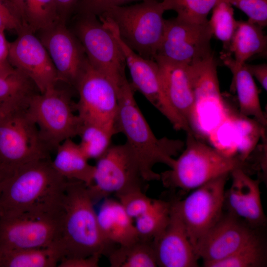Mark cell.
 Listing matches in <instances>:
<instances>
[{
    "label": "cell",
    "instance_id": "cell-37",
    "mask_svg": "<svg viewBox=\"0 0 267 267\" xmlns=\"http://www.w3.org/2000/svg\"><path fill=\"white\" fill-rule=\"evenodd\" d=\"M15 30L18 34L24 30L16 8L10 0H0V31Z\"/></svg>",
    "mask_w": 267,
    "mask_h": 267
},
{
    "label": "cell",
    "instance_id": "cell-32",
    "mask_svg": "<svg viewBox=\"0 0 267 267\" xmlns=\"http://www.w3.org/2000/svg\"><path fill=\"white\" fill-rule=\"evenodd\" d=\"M267 265V249L260 236L227 257L203 265L205 267H263Z\"/></svg>",
    "mask_w": 267,
    "mask_h": 267
},
{
    "label": "cell",
    "instance_id": "cell-8",
    "mask_svg": "<svg viewBox=\"0 0 267 267\" xmlns=\"http://www.w3.org/2000/svg\"><path fill=\"white\" fill-rule=\"evenodd\" d=\"M82 45L89 64L106 76L117 92L127 79L126 61L111 33L97 16L76 13L73 29Z\"/></svg>",
    "mask_w": 267,
    "mask_h": 267
},
{
    "label": "cell",
    "instance_id": "cell-29",
    "mask_svg": "<svg viewBox=\"0 0 267 267\" xmlns=\"http://www.w3.org/2000/svg\"><path fill=\"white\" fill-rule=\"evenodd\" d=\"M111 267H157L152 241L140 239L114 248L107 257Z\"/></svg>",
    "mask_w": 267,
    "mask_h": 267
},
{
    "label": "cell",
    "instance_id": "cell-43",
    "mask_svg": "<svg viewBox=\"0 0 267 267\" xmlns=\"http://www.w3.org/2000/svg\"><path fill=\"white\" fill-rule=\"evenodd\" d=\"M5 178L4 176L0 172V195L1 190L2 182Z\"/></svg>",
    "mask_w": 267,
    "mask_h": 267
},
{
    "label": "cell",
    "instance_id": "cell-38",
    "mask_svg": "<svg viewBox=\"0 0 267 267\" xmlns=\"http://www.w3.org/2000/svg\"><path fill=\"white\" fill-rule=\"evenodd\" d=\"M143 0H80L74 11L76 13L89 14L98 17L112 7Z\"/></svg>",
    "mask_w": 267,
    "mask_h": 267
},
{
    "label": "cell",
    "instance_id": "cell-27",
    "mask_svg": "<svg viewBox=\"0 0 267 267\" xmlns=\"http://www.w3.org/2000/svg\"><path fill=\"white\" fill-rule=\"evenodd\" d=\"M40 92L33 82L18 70L0 76V111L27 106L31 97Z\"/></svg>",
    "mask_w": 267,
    "mask_h": 267
},
{
    "label": "cell",
    "instance_id": "cell-12",
    "mask_svg": "<svg viewBox=\"0 0 267 267\" xmlns=\"http://www.w3.org/2000/svg\"><path fill=\"white\" fill-rule=\"evenodd\" d=\"M229 175L220 176L193 190L182 200H173L194 249L223 213L225 187Z\"/></svg>",
    "mask_w": 267,
    "mask_h": 267
},
{
    "label": "cell",
    "instance_id": "cell-3",
    "mask_svg": "<svg viewBox=\"0 0 267 267\" xmlns=\"http://www.w3.org/2000/svg\"><path fill=\"white\" fill-rule=\"evenodd\" d=\"M67 179L51 159L26 165L5 178L0 195V216L61 208Z\"/></svg>",
    "mask_w": 267,
    "mask_h": 267
},
{
    "label": "cell",
    "instance_id": "cell-41",
    "mask_svg": "<svg viewBox=\"0 0 267 267\" xmlns=\"http://www.w3.org/2000/svg\"><path fill=\"white\" fill-rule=\"evenodd\" d=\"M80 0H55L59 21L67 23Z\"/></svg>",
    "mask_w": 267,
    "mask_h": 267
},
{
    "label": "cell",
    "instance_id": "cell-24",
    "mask_svg": "<svg viewBox=\"0 0 267 267\" xmlns=\"http://www.w3.org/2000/svg\"><path fill=\"white\" fill-rule=\"evenodd\" d=\"M51 163L54 169L67 179L82 181L88 186L93 182L95 166L89 163L78 143L72 138L65 140L58 146Z\"/></svg>",
    "mask_w": 267,
    "mask_h": 267
},
{
    "label": "cell",
    "instance_id": "cell-6",
    "mask_svg": "<svg viewBox=\"0 0 267 267\" xmlns=\"http://www.w3.org/2000/svg\"><path fill=\"white\" fill-rule=\"evenodd\" d=\"M164 11L161 2L144 0L132 5L112 7L100 15L113 22L121 38L131 49L155 60L164 31Z\"/></svg>",
    "mask_w": 267,
    "mask_h": 267
},
{
    "label": "cell",
    "instance_id": "cell-34",
    "mask_svg": "<svg viewBox=\"0 0 267 267\" xmlns=\"http://www.w3.org/2000/svg\"><path fill=\"white\" fill-rule=\"evenodd\" d=\"M222 0H163L162 6L166 10H174L180 20L195 23H204L209 12Z\"/></svg>",
    "mask_w": 267,
    "mask_h": 267
},
{
    "label": "cell",
    "instance_id": "cell-35",
    "mask_svg": "<svg viewBox=\"0 0 267 267\" xmlns=\"http://www.w3.org/2000/svg\"><path fill=\"white\" fill-rule=\"evenodd\" d=\"M126 213L133 220L145 214L151 207L154 199L146 195L144 190L138 188L115 195Z\"/></svg>",
    "mask_w": 267,
    "mask_h": 267
},
{
    "label": "cell",
    "instance_id": "cell-14",
    "mask_svg": "<svg viewBox=\"0 0 267 267\" xmlns=\"http://www.w3.org/2000/svg\"><path fill=\"white\" fill-rule=\"evenodd\" d=\"M208 21L195 23L175 18L165 19L156 57L191 65L214 55Z\"/></svg>",
    "mask_w": 267,
    "mask_h": 267
},
{
    "label": "cell",
    "instance_id": "cell-22",
    "mask_svg": "<svg viewBox=\"0 0 267 267\" xmlns=\"http://www.w3.org/2000/svg\"><path fill=\"white\" fill-rule=\"evenodd\" d=\"M97 217L103 238L112 246L128 245L139 239L133 220L118 200L106 199Z\"/></svg>",
    "mask_w": 267,
    "mask_h": 267
},
{
    "label": "cell",
    "instance_id": "cell-42",
    "mask_svg": "<svg viewBox=\"0 0 267 267\" xmlns=\"http://www.w3.org/2000/svg\"><path fill=\"white\" fill-rule=\"evenodd\" d=\"M245 66L251 75L255 77L262 87L267 89V65L266 63L250 65L245 63Z\"/></svg>",
    "mask_w": 267,
    "mask_h": 267
},
{
    "label": "cell",
    "instance_id": "cell-2",
    "mask_svg": "<svg viewBox=\"0 0 267 267\" xmlns=\"http://www.w3.org/2000/svg\"><path fill=\"white\" fill-rule=\"evenodd\" d=\"M134 92L131 83L125 79L117 92L116 130L126 136L125 143L138 160L145 180H159L160 174L154 171V166L162 163L170 168L173 157L183 150L185 143L167 137L157 138L139 109Z\"/></svg>",
    "mask_w": 267,
    "mask_h": 267
},
{
    "label": "cell",
    "instance_id": "cell-10",
    "mask_svg": "<svg viewBox=\"0 0 267 267\" xmlns=\"http://www.w3.org/2000/svg\"><path fill=\"white\" fill-rule=\"evenodd\" d=\"M96 161L93 182L88 186L94 202L111 194L145 188L139 162L126 143L111 145Z\"/></svg>",
    "mask_w": 267,
    "mask_h": 267
},
{
    "label": "cell",
    "instance_id": "cell-36",
    "mask_svg": "<svg viewBox=\"0 0 267 267\" xmlns=\"http://www.w3.org/2000/svg\"><path fill=\"white\" fill-rule=\"evenodd\" d=\"M242 11L248 21L262 28L267 25V0H223Z\"/></svg>",
    "mask_w": 267,
    "mask_h": 267
},
{
    "label": "cell",
    "instance_id": "cell-4",
    "mask_svg": "<svg viewBox=\"0 0 267 267\" xmlns=\"http://www.w3.org/2000/svg\"><path fill=\"white\" fill-rule=\"evenodd\" d=\"M185 148L170 169L160 174L164 187L193 190L220 176L241 169L250 175L254 165L240 154H227L186 133Z\"/></svg>",
    "mask_w": 267,
    "mask_h": 267
},
{
    "label": "cell",
    "instance_id": "cell-33",
    "mask_svg": "<svg viewBox=\"0 0 267 267\" xmlns=\"http://www.w3.org/2000/svg\"><path fill=\"white\" fill-rule=\"evenodd\" d=\"M208 23L213 36L222 43L223 53H229L231 41L237 25L232 5L226 1H220L212 9Z\"/></svg>",
    "mask_w": 267,
    "mask_h": 267
},
{
    "label": "cell",
    "instance_id": "cell-15",
    "mask_svg": "<svg viewBox=\"0 0 267 267\" xmlns=\"http://www.w3.org/2000/svg\"><path fill=\"white\" fill-rule=\"evenodd\" d=\"M75 89L79 95L75 108L82 122L115 131L118 109L117 92L110 81L89 61Z\"/></svg>",
    "mask_w": 267,
    "mask_h": 267
},
{
    "label": "cell",
    "instance_id": "cell-40",
    "mask_svg": "<svg viewBox=\"0 0 267 267\" xmlns=\"http://www.w3.org/2000/svg\"><path fill=\"white\" fill-rule=\"evenodd\" d=\"M101 256L96 254L86 257L64 259L59 263L58 267H97Z\"/></svg>",
    "mask_w": 267,
    "mask_h": 267
},
{
    "label": "cell",
    "instance_id": "cell-20",
    "mask_svg": "<svg viewBox=\"0 0 267 267\" xmlns=\"http://www.w3.org/2000/svg\"><path fill=\"white\" fill-rule=\"evenodd\" d=\"M230 174L232 181L225 191L223 207L253 228H260L265 225L266 217L262 204L260 180L251 178L240 169Z\"/></svg>",
    "mask_w": 267,
    "mask_h": 267
},
{
    "label": "cell",
    "instance_id": "cell-26",
    "mask_svg": "<svg viewBox=\"0 0 267 267\" xmlns=\"http://www.w3.org/2000/svg\"><path fill=\"white\" fill-rule=\"evenodd\" d=\"M25 30L34 34L59 21L55 0H10Z\"/></svg>",
    "mask_w": 267,
    "mask_h": 267
},
{
    "label": "cell",
    "instance_id": "cell-44",
    "mask_svg": "<svg viewBox=\"0 0 267 267\" xmlns=\"http://www.w3.org/2000/svg\"><path fill=\"white\" fill-rule=\"evenodd\" d=\"M2 113V112L0 111V114Z\"/></svg>",
    "mask_w": 267,
    "mask_h": 267
},
{
    "label": "cell",
    "instance_id": "cell-16",
    "mask_svg": "<svg viewBox=\"0 0 267 267\" xmlns=\"http://www.w3.org/2000/svg\"><path fill=\"white\" fill-rule=\"evenodd\" d=\"M38 32L54 66L58 81L75 88L88 63L79 40L61 21Z\"/></svg>",
    "mask_w": 267,
    "mask_h": 267
},
{
    "label": "cell",
    "instance_id": "cell-25",
    "mask_svg": "<svg viewBox=\"0 0 267 267\" xmlns=\"http://www.w3.org/2000/svg\"><path fill=\"white\" fill-rule=\"evenodd\" d=\"M263 29L248 20L237 21L229 48L235 62L243 64L252 56L266 54L267 38Z\"/></svg>",
    "mask_w": 267,
    "mask_h": 267
},
{
    "label": "cell",
    "instance_id": "cell-18",
    "mask_svg": "<svg viewBox=\"0 0 267 267\" xmlns=\"http://www.w3.org/2000/svg\"><path fill=\"white\" fill-rule=\"evenodd\" d=\"M8 60L16 70L28 77L40 93L56 86V71L45 47L34 33L24 30L9 43Z\"/></svg>",
    "mask_w": 267,
    "mask_h": 267
},
{
    "label": "cell",
    "instance_id": "cell-17",
    "mask_svg": "<svg viewBox=\"0 0 267 267\" xmlns=\"http://www.w3.org/2000/svg\"><path fill=\"white\" fill-rule=\"evenodd\" d=\"M260 237L257 229L227 212L197 242L194 250L203 265L223 259Z\"/></svg>",
    "mask_w": 267,
    "mask_h": 267
},
{
    "label": "cell",
    "instance_id": "cell-23",
    "mask_svg": "<svg viewBox=\"0 0 267 267\" xmlns=\"http://www.w3.org/2000/svg\"><path fill=\"white\" fill-rule=\"evenodd\" d=\"M221 57L232 74L231 87L237 93L240 114L246 117L253 116L255 120L266 127L267 120L261 106L258 89L253 77L245 64L235 62L231 54L222 53Z\"/></svg>",
    "mask_w": 267,
    "mask_h": 267
},
{
    "label": "cell",
    "instance_id": "cell-28",
    "mask_svg": "<svg viewBox=\"0 0 267 267\" xmlns=\"http://www.w3.org/2000/svg\"><path fill=\"white\" fill-rule=\"evenodd\" d=\"M61 259L53 246L0 251V267H55Z\"/></svg>",
    "mask_w": 267,
    "mask_h": 267
},
{
    "label": "cell",
    "instance_id": "cell-9",
    "mask_svg": "<svg viewBox=\"0 0 267 267\" xmlns=\"http://www.w3.org/2000/svg\"><path fill=\"white\" fill-rule=\"evenodd\" d=\"M98 18L111 33L122 51L131 74L130 83L134 91L141 93L175 130L190 132L189 124L173 106L164 92L157 62L142 57L128 46L121 38L115 24L109 18L101 15Z\"/></svg>",
    "mask_w": 267,
    "mask_h": 267
},
{
    "label": "cell",
    "instance_id": "cell-30",
    "mask_svg": "<svg viewBox=\"0 0 267 267\" xmlns=\"http://www.w3.org/2000/svg\"><path fill=\"white\" fill-rule=\"evenodd\" d=\"M115 131L95 124L82 122L78 134L81 151L89 160H97L110 146Z\"/></svg>",
    "mask_w": 267,
    "mask_h": 267
},
{
    "label": "cell",
    "instance_id": "cell-7",
    "mask_svg": "<svg viewBox=\"0 0 267 267\" xmlns=\"http://www.w3.org/2000/svg\"><path fill=\"white\" fill-rule=\"evenodd\" d=\"M27 111L51 151L65 140L78 136L82 121L69 92L56 86L30 98Z\"/></svg>",
    "mask_w": 267,
    "mask_h": 267
},
{
    "label": "cell",
    "instance_id": "cell-1",
    "mask_svg": "<svg viewBox=\"0 0 267 267\" xmlns=\"http://www.w3.org/2000/svg\"><path fill=\"white\" fill-rule=\"evenodd\" d=\"M88 186L67 179L62 202L59 232L53 246L61 260L98 254L107 257L116 247L103 238Z\"/></svg>",
    "mask_w": 267,
    "mask_h": 267
},
{
    "label": "cell",
    "instance_id": "cell-31",
    "mask_svg": "<svg viewBox=\"0 0 267 267\" xmlns=\"http://www.w3.org/2000/svg\"><path fill=\"white\" fill-rule=\"evenodd\" d=\"M171 206V201L154 199L150 209L135 219L139 239L152 241L163 230L170 218Z\"/></svg>",
    "mask_w": 267,
    "mask_h": 267
},
{
    "label": "cell",
    "instance_id": "cell-13",
    "mask_svg": "<svg viewBox=\"0 0 267 267\" xmlns=\"http://www.w3.org/2000/svg\"><path fill=\"white\" fill-rule=\"evenodd\" d=\"M217 65L214 55L189 65L195 106L194 133L198 138L209 136L231 112L220 91Z\"/></svg>",
    "mask_w": 267,
    "mask_h": 267
},
{
    "label": "cell",
    "instance_id": "cell-11",
    "mask_svg": "<svg viewBox=\"0 0 267 267\" xmlns=\"http://www.w3.org/2000/svg\"><path fill=\"white\" fill-rule=\"evenodd\" d=\"M61 208L0 216V251L52 246L59 229Z\"/></svg>",
    "mask_w": 267,
    "mask_h": 267
},
{
    "label": "cell",
    "instance_id": "cell-21",
    "mask_svg": "<svg viewBox=\"0 0 267 267\" xmlns=\"http://www.w3.org/2000/svg\"><path fill=\"white\" fill-rule=\"evenodd\" d=\"M158 64L162 86L168 100L187 121L194 133L195 106L189 65L159 57Z\"/></svg>",
    "mask_w": 267,
    "mask_h": 267
},
{
    "label": "cell",
    "instance_id": "cell-19",
    "mask_svg": "<svg viewBox=\"0 0 267 267\" xmlns=\"http://www.w3.org/2000/svg\"><path fill=\"white\" fill-rule=\"evenodd\" d=\"M171 202L169 221L163 230L152 241L157 267H198L199 259L173 200Z\"/></svg>",
    "mask_w": 267,
    "mask_h": 267
},
{
    "label": "cell",
    "instance_id": "cell-39",
    "mask_svg": "<svg viewBox=\"0 0 267 267\" xmlns=\"http://www.w3.org/2000/svg\"><path fill=\"white\" fill-rule=\"evenodd\" d=\"M3 31H0V76H6L14 73L15 69L8 60L9 42L6 40Z\"/></svg>",
    "mask_w": 267,
    "mask_h": 267
},
{
    "label": "cell",
    "instance_id": "cell-5",
    "mask_svg": "<svg viewBox=\"0 0 267 267\" xmlns=\"http://www.w3.org/2000/svg\"><path fill=\"white\" fill-rule=\"evenodd\" d=\"M27 106L0 114V172L5 178L29 164L50 159L52 151L41 137Z\"/></svg>",
    "mask_w": 267,
    "mask_h": 267
}]
</instances>
